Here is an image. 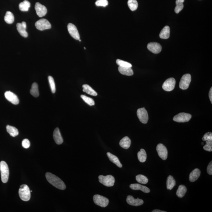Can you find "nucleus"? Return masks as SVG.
Instances as JSON below:
<instances>
[{"label": "nucleus", "instance_id": "nucleus-1", "mask_svg": "<svg viewBox=\"0 0 212 212\" xmlns=\"http://www.w3.org/2000/svg\"><path fill=\"white\" fill-rule=\"evenodd\" d=\"M45 176L48 182L54 187L61 190L65 189V184L62 180L57 176L48 172L46 173Z\"/></svg>", "mask_w": 212, "mask_h": 212}, {"label": "nucleus", "instance_id": "nucleus-2", "mask_svg": "<svg viewBox=\"0 0 212 212\" xmlns=\"http://www.w3.org/2000/svg\"><path fill=\"white\" fill-rule=\"evenodd\" d=\"M19 194L20 198L23 201L27 202L30 200L31 194L30 189L27 185L23 184L20 186Z\"/></svg>", "mask_w": 212, "mask_h": 212}, {"label": "nucleus", "instance_id": "nucleus-3", "mask_svg": "<svg viewBox=\"0 0 212 212\" xmlns=\"http://www.w3.org/2000/svg\"><path fill=\"white\" fill-rule=\"evenodd\" d=\"M0 171L2 182L3 183H7L9 176V170L8 165L5 161H1L0 162Z\"/></svg>", "mask_w": 212, "mask_h": 212}, {"label": "nucleus", "instance_id": "nucleus-4", "mask_svg": "<svg viewBox=\"0 0 212 212\" xmlns=\"http://www.w3.org/2000/svg\"><path fill=\"white\" fill-rule=\"evenodd\" d=\"M98 178L99 182L103 184L105 186L112 187L114 184L115 178L112 175H100L99 176Z\"/></svg>", "mask_w": 212, "mask_h": 212}, {"label": "nucleus", "instance_id": "nucleus-5", "mask_svg": "<svg viewBox=\"0 0 212 212\" xmlns=\"http://www.w3.org/2000/svg\"><path fill=\"white\" fill-rule=\"evenodd\" d=\"M93 200L97 205L102 207H106L109 202V200L107 198L99 194H96L94 196Z\"/></svg>", "mask_w": 212, "mask_h": 212}, {"label": "nucleus", "instance_id": "nucleus-6", "mask_svg": "<svg viewBox=\"0 0 212 212\" xmlns=\"http://www.w3.org/2000/svg\"><path fill=\"white\" fill-rule=\"evenodd\" d=\"M191 81V75L189 73L184 74L180 82V88L182 90H186L189 86Z\"/></svg>", "mask_w": 212, "mask_h": 212}, {"label": "nucleus", "instance_id": "nucleus-7", "mask_svg": "<svg viewBox=\"0 0 212 212\" xmlns=\"http://www.w3.org/2000/svg\"><path fill=\"white\" fill-rule=\"evenodd\" d=\"M35 26L37 29L41 31L50 29L52 27L49 22L44 19H43L37 21L35 23Z\"/></svg>", "mask_w": 212, "mask_h": 212}, {"label": "nucleus", "instance_id": "nucleus-8", "mask_svg": "<svg viewBox=\"0 0 212 212\" xmlns=\"http://www.w3.org/2000/svg\"><path fill=\"white\" fill-rule=\"evenodd\" d=\"M191 115L190 114L182 112L174 116L173 120L178 123L187 122L191 119Z\"/></svg>", "mask_w": 212, "mask_h": 212}, {"label": "nucleus", "instance_id": "nucleus-9", "mask_svg": "<svg viewBox=\"0 0 212 212\" xmlns=\"http://www.w3.org/2000/svg\"><path fill=\"white\" fill-rule=\"evenodd\" d=\"M176 85V80L174 78L171 77L167 79L163 84V89L166 91L170 92L174 90Z\"/></svg>", "mask_w": 212, "mask_h": 212}, {"label": "nucleus", "instance_id": "nucleus-10", "mask_svg": "<svg viewBox=\"0 0 212 212\" xmlns=\"http://www.w3.org/2000/svg\"><path fill=\"white\" fill-rule=\"evenodd\" d=\"M137 114L139 120L143 123L146 124L148 120V112L145 108L138 109Z\"/></svg>", "mask_w": 212, "mask_h": 212}, {"label": "nucleus", "instance_id": "nucleus-11", "mask_svg": "<svg viewBox=\"0 0 212 212\" xmlns=\"http://www.w3.org/2000/svg\"><path fill=\"white\" fill-rule=\"evenodd\" d=\"M156 151L160 158L164 160L167 159L168 151L165 145L161 143L158 144L156 147Z\"/></svg>", "mask_w": 212, "mask_h": 212}, {"label": "nucleus", "instance_id": "nucleus-12", "mask_svg": "<svg viewBox=\"0 0 212 212\" xmlns=\"http://www.w3.org/2000/svg\"><path fill=\"white\" fill-rule=\"evenodd\" d=\"M67 28L69 34L73 38L78 40L80 39V35L76 26L73 24L69 23Z\"/></svg>", "mask_w": 212, "mask_h": 212}, {"label": "nucleus", "instance_id": "nucleus-13", "mask_svg": "<svg viewBox=\"0 0 212 212\" xmlns=\"http://www.w3.org/2000/svg\"><path fill=\"white\" fill-rule=\"evenodd\" d=\"M148 48L150 51L154 54H157L160 52L162 50V47L159 43L156 42H151L148 43Z\"/></svg>", "mask_w": 212, "mask_h": 212}, {"label": "nucleus", "instance_id": "nucleus-14", "mask_svg": "<svg viewBox=\"0 0 212 212\" xmlns=\"http://www.w3.org/2000/svg\"><path fill=\"white\" fill-rule=\"evenodd\" d=\"M6 98L14 105L19 103V99L15 94L10 91H7L4 94Z\"/></svg>", "mask_w": 212, "mask_h": 212}, {"label": "nucleus", "instance_id": "nucleus-15", "mask_svg": "<svg viewBox=\"0 0 212 212\" xmlns=\"http://www.w3.org/2000/svg\"><path fill=\"white\" fill-rule=\"evenodd\" d=\"M35 10L39 17H43L46 15L47 12V8L40 3L37 2L35 5Z\"/></svg>", "mask_w": 212, "mask_h": 212}, {"label": "nucleus", "instance_id": "nucleus-16", "mask_svg": "<svg viewBox=\"0 0 212 212\" xmlns=\"http://www.w3.org/2000/svg\"><path fill=\"white\" fill-rule=\"evenodd\" d=\"M127 203L130 205L138 206L143 204L144 202L142 199L139 198L135 199L132 196L129 195L127 197L126 200Z\"/></svg>", "mask_w": 212, "mask_h": 212}, {"label": "nucleus", "instance_id": "nucleus-17", "mask_svg": "<svg viewBox=\"0 0 212 212\" xmlns=\"http://www.w3.org/2000/svg\"><path fill=\"white\" fill-rule=\"evenodd\" d=\"M53 137L57 145H60L63 143V140L58 128H56L54 130V133H53Z\"/></svg>", "mask_w": 212, "mask_h": 212}, {"label": "nucleus", "instance_id": "nucleus-18", "mask_svg": "<svg viewBox=\"0 0 212 212\" xmlns=\"http://www.w3.org/2000/svg\"><path fill=\"white\" fill-rule=\"evenodd\" d=\"M131 189L134 190H141L145 193H149L150 192L149 189L145 186L141 185L138 184H132L130 185Z\"/></svg>", "mask_w": 212, "mask_h": 212}, {"label": "nucleus", "instance_id": "nucleus-19", "mask_svg": "<svg viewBox=\"0 0 212 212\" xmlns=\"http://www.w3.org/2000/svg\"><path fill=\"white\" fill-rule=\"evenodd\" d=\"M200 174H201V171L198 168H195L193 170L190 174L189 178L190 181L191 182H194L196 181L199 178Z\"/></svg>", "mask_w": 212, "mask_h": 212}, {"label": "nucleus", "instance_id": "nucleus-20", "mask_svg": "<svg viewBox=\"0 0 212 212\" xmlns=\"http://www.w3.org/2000/svg\"><path fill=\"white\" fill-rule=\"evenodd\" d=\"M131 140L127 136H125L119 142V145L122 148L127 149L131 146Z\"/></svg>", "mask_w": 212, "mask_h": 212}, {"label": "nucleus", "instance_id": "nucleus-21", "mask_svg": "<svg viewBox=\"0 0 212 212\" xmlns=\"http://www.w3.org/2000/svg\"><path fill=\"white\" fill-rule=\"evenodd\" d=\"M106 154H107V156L109 158L110 160L112 163H113L114 164H116L118 167H119V168H122V165L121 164L119 159H118L117 157L109 152H107Z\"/></svg>", "mask_w": 212, "mask_h": 212}, {"label": "nucleus", "instance_id": "nucleus-22", "mask_svg": "<svg viewBox=\"0 0 212 212\" xmlns=\"http://www.w3.org/2000/svg\"><path fill=\"white\" fill-rule=\"evenodd\" d=\"M118 70L121 74L125 76H131L134 74L133 71L131 68L119 67Z\"/></svg>", "mask_w": 212, "mask_h": 212}, {"label": "nucleus", "instance_id": "nucleus-23", "mask_svg": "<svg viewBox=\"0 0 212 212\" xmlns=\"http://www.w3.org/2000/svg\"><path fill=\"white\" fill-rule=\"evenodd\" d=\"M170 35V28L168 26H165L162 29L160 33V38L162 39H167L169 38Z\"/></svg>", "mask_w": 212, "mask_h": 212}, {"label": "nucleus", "instance_id": "nucleus-24", "mask_svg": "<svg viewBox=\"0 0 212 212\" xmlns=\"http://www.w3.org/2000/svg\"><path fill=\"white\" fill-rule=\"evenodd\" d=\"M83 91L86 92L89 95L92 96H97L98 94L94 89H92L89 85L85 84L83 85Z\"/></svg>", "mask_w": 212, "mask_h": 212}, {"label": "nucleus", "instance_id": "nucleus-25", "mask_svg": "<svg viewBox=\"0 0 212 212\" xmlns=\"http://www.w3.org/2000/svg\"><path fill=\"white\" fill-rule=\"evenodd\" d=\"M176 181L173 177L169 175L167 178V189L171 190L172 189L174 186L176 185Z\"/></svg>", "mask_w": 212, "mask_h": 212}, {"label": "nucleus", "instance_id": "nucleus-26", "mask_svg": "<svg viewBox=\"0 0 212 212\" xmlns=\"http://www.w3.org/2000/svg\"><path fill=\"white\" fill-rule=\"evenodd\" d=\"M17 31H18V32H19L22 36L25 37V38L28 37V33L26 31L27 28H25V27L23 26L21 23H18L17 24Z\"/></svg>", "mask_w": 212, "mask_h": 212}, {"label": "nucleus", "instance_id": "nucleus-27", "mask_svg": "<svg viewBox=\"0 0 212 212\" xmlns=\"http://www.w3.org/2000/svg\"><path fill=\"white\" fill-rule=\"evenodd\" d=\"M6 130L7 132L13 137H15L19 135L18 129L15 127L8 125L6 126Z\"/></svg>", "mask_w": 212, "mask_h": 212}, {"label": "nucleus", "instance_id": "nucleus-28", "mask_svg": "<svg viewBox=\"0 0 212 212\" xmlns=\"http://www.w3.org/2000/svg\"><path fill=\"white\" fill-rule=\"evenodd\" d=\"M187 191V189L186 187L183 185H180L178 187V190L177 192V195L178 196V197L180 198H181L184 197L185 195V193H186Z\"/></svg>", "mask_w": 212, "mask_h": 212}, {"label": "nucleus", "instance_id": "nucleus-29", "mask_svg": "<svg viewBox=\"0 0 212 212\" xmlns=\"http://www.w3.org/2000/svg\"><path fill=\"white\" fill-rule=\"evenodd\" d=\"M138 158L140 162H145L146 160L147 155L146 152L144 149H141L140 151L138 153Z\"/></svg>", "mask_w": 212, "mask_h": 212}, {"label": "nucleus", "instance_id": "nucleus-30", "mask_svg": "<svg viewBox=\"0 0 212 212\" xmlns=\"http://www.w3.org/2000/svg\"><path fill=\"white\" fill-rule=\"evenodd\" d=\"M30 7V3L28 1L25 0L23 2L20 3L19 8L20 10L23 11H28Z\"/></svg>", "mask_w": 212, "mask_h": 212}, {"label": "nucleus", "instance_id": "nucleus-31", "mask_svg": "<svg viewBox=\"0 0 212 212\" xmlns=\"http://www.w3.org/2000/svg\"><path fill=\"white\" fill-rule=\"evenodd\" d=\"M4 21L7 23L9 24L13 23L14 21V17L12 13L9 11H7L4 17Z\"/></svg>", "mask_w": 212, "mask_h": 212}, {"label": "nucleus", "instance_id": "nucleus-32", "mask_svg": "<svg viewBox=\"0 0 212 212\" xmlns=\"http://www.w3.org/2000/svg\"><path fill=\"white\" fill-rule=\"evenodd\" d=\"M184 1L185 0H176V6L174 10L176 14H178L183 10L184 7L183 3L184 2Z\"/></svg>", "mask_w": 212, "mask_h": 212}, {"label": "nucleus", "instance_id": "nucleus-33", "mask_svg": "<svg viewBox=\"0 0 212 212\" xmlns=\"http://www.w3.org/2000/svg\"><path fill=\"white\" fill-rule=\"evenodd\" d=\"M30 92V94L34 97H38L39 94L38 85L37 83H35L33 84Z\"/></svg>", "mask_w": 212, "mask_h": 212}, {"label": "nucleus", "instance_id": "nucleus-34", "mask_svg": "<svg viewBox=\"0 0 212 212\" xmlns=\"http://www.w3.org/2000/svg\"><path fill=\"white\" fill-rule=\"evenodd\" d=\"M128 5L131 11H134L137 10L138 7V3L136 0H129Z\"/></svg>", "mask_w": 212, "mask_h": 212}, {"label": "nucleus", "instance_id": "nucleus-35", "mask_svg": "<svg viewBox=\"0 0 212 212\" xmlns=\"http://www.w3.org/2000/svg\"><path fill=\"white\" fill-rule=\"evenodd\" d=\"M135 178H136V181L138 183L141 184H146L148 182V178L145 176L142 175V174H139V175H137Z\"/></svg>", "mask_w": 212, "mask_h": 212}, {"label": "nucleus", "instance_id": "nucleus-36", "mask_svg": "<svg viewBox=\"0 0 212 212\" xmlns=\"http://www.w3.org/2000/svg\"><path fill=\"white\" fill-rule=\"evenodd\" d=\"M81 97L86 103L90 106H93L95 105L94 101L91 98L88 97L84 95H81Z\"/></svg>", "mask_w": 212, "mask_h": 212}, {"label": "nucleus", "instance_id": "nucleus-37", "mask_svg": "<svg viewBox=\"0 0 212 212\" xmlns=\"http://www.w3.org/2000/svg\"><path fill=\"white\" fill-rule=\"evenodd\" d=\"M116 63L119 66V67L129 68L132 67V65L130 63L119 60V59L116 60Z\"/></svg>", "mask_w": 212, "mask_h": 212}, {"label": "nucleus", "instance_id": "nucleus-38", "mask_svg": "<svg viewBox=\"0 0 212 212\" xmlns=\"http://www.w3.org/2000/svg\"><path fill=\"white\" fill-rule=\"evenodd\" d=\"M48 79L52 92L53 93H55L56 91V89L54 79L51 76H48Z\"/></svg>", "mask_w": 212, "mask_h": 212}, {"label": "nucleus", "instance_id": "nucleus-39", "mask_svg": "<svg viewBox=\"0 0 212 212\" xmlns=\"http://www.w3.org/2000/svg\"><path fill=\"white\" fill-rule=\"evenodd\" d=\"M206 141V144L204 146V149L209 152L212 151V140H209Z\"/></svg>", "mask_w": 212, "mask_h": 212}, {"label": "nucleus", "instance_id": "nucleus-40", "mask_svg": "<svg viewBox=\"0 0 212 212\" xmlns=\"http://www.w3.org/2000/svg\"><path fill=\"white\" fill-rule=\"evenodd\" d=\"M108 4L107 0H98L96 2V5L98 6L106 7Z\"/></svg>", "mask_w": 212, "mask_h": 212}, {"label": "nucleus", "instance_id": "nucleus-41", "mask_svg": "<svg viewBox=\"0 0 212 212\" xmlns=\"http://www.w3.org/2000/svg\"><path fill=\"white\" fill-rule=\"evenodd\" d=\"M202 140L204 141L209 140H212V132H208L205 134L202 138Z\"/></svg>", "mask_w": 212, "mask_h": 212}, {"label": "nucleus", "instance_id": "nucleus-42", "mask_svg": "<svg viewBox=\"0 0 212 212\" xmlns=\"http://www.w3.org/2000/svg\"><path fill=\"white\" fill-rule=\"evenodd\" d=\"M23 147L25 148H30V143L29 140L28 139H24L22 141Z\"/></svg>", "mask_w": 212, "mask_h": 212}, {"label": "nucleus", "instance_id": "nucleus-43", "mask_svg": "<svg viewBox=\"0 0 212 212\" xmlns=\"http://www.w3.org/2000/svg\"><path fill=\"white\" fill-rule=\"evenodd\" d=\"M207 172L209 174L211 175L212 174V161H211L209 164L207 168Z\"/></svg>", "mask_w": 212, "mask_h": 212}, {"label": "nucleus", "instance_id": "nucleus-44", "mask_svg": "<svg viewBox=\"0 0 212 212\" xmlns=\"http://www.w3.org/2000/svg\"><path fill=\"white\" fill-rule=\"evenodd\" d=\"M209 98H210V100L212 103V88H210V92H209Z\"/></svg>", "mask_w": 212, "mask_h": 212}, {"label": "nucleus", "instance_id": "nucleus-45", "mask_svg": "<svg viewBox=\"0 0 212 212\" xmlns=\"http://www.w3.org/2000/svg\"><path fill=\"white\" fill-rule=\"evenodd\" d=\"M152 212H166L165 211H161V210H152Z\"/></svg>", "mask_w": 212, "mask_h": 212}, {"label": "nucleus", "instance_id": "nucleus-46", "mask_svg": "<svg viewBox=\"0 0 212 212\" xmlns=\"http://www.w3.org/2000/svg\"><path fill=\"white\" fill-rule=\"evenodd\" d=\"M202 145H204V143L202 142Z\"/></svg>", "mask_w": 212, "mask_h": 212}, {"label": "nucleus", "instance_id": "nucleus-47", "mask_svg": "<svg viewBox=\"0 0 212 212\" xmlns=\"http://www.w3.org/2000/svg\"><path fill=\"white\" fill-rule=\"evenodd\" d=\"M79 41L80 42L81 41V40L80 39H79Z\"/></svg>", "mask_w": 212, "mask_h": 212}]
</instances>
